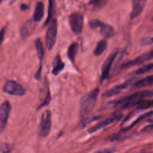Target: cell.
Returning <instances> with one entry per match:
<instances>
[{
  "label": "cell",
  "mask_w": 153,
  "mask_h": 153,
  "mask_svg": "<svg viewBox=\"0 0 153 153\" xmlns=\"http://www.w3.org/2000/svg\"><path fill=\"white\" fill-rule=\"evenodd\" d=\"M153 96V90H146L143 91H136L126 97H121L114 101L108 102L105 108H115L121 106L123 108H130L134 106H137L140 102L145 100L146 98L151 97Z\"/></svg>",
  "instance_id": "6da1fadb"
},
{
  "label": "cell",
  "mask_w": 153,
  "mask_h": 153,
  "mask_svg": "<svg viewBox=\"0 0 153 153\" xmlns=\"http://www.w3.org/2000/svg\"><path fill=\"white\" fill-rule=\"evenodd\" d=\"M99 93V89L96 88L84 95L79 101V114L81 118L85 120L91 114L94 110L97 97Z\"/></svg>",
  "instance_id": "7a4b0ae2"
},
{
  "label": "cell",
  "mask_w": 153,
  "mask_h": 153,
  "mask_svg": "<svg viewBox=\"0 0 153 153\" xmlns=\"http://www.w3.org/2000/svg\"><path fill=\"white\" fill-rule=\"evenodd\" d=\"M52 123L51 112L50 110L44 111L41 117L38 128V134L41 137H45L49 134Z\"/></svg>",
  "instance_id": "3957f363"
},
{
  "label": "cell",
  "mask_w": 153,
  "mask_h": 153,
  "mask_svg": "<svg viewBox=\"0 0 153 153\" xmlns=\"http://www.w3.org/2000/svg\"><path fill=\"white\" fill-rule=\"evenodd\" d=\"M57 35V22L56 19L52 20L48 26L45 36V42L47 49L50 51L54 47Z\"/></svg>",
  "instance_id": "277c9868"
},
{
  "label": "cell",
  "mask_w": 153,
  "mask_h": 153,
  "mask_svg": "<svg viewBox=\"0 0 153 153\" xmlns=\"http://www.w3.org/2000/svg\"><path fill=\"white\" fill-rule=\"evenodd\" d=\"M2 90L4 93L14 96H22L26 93L25 88L13 80L7 81L4 85Z\"/></svg>",
  "instance_id": "5b68a950"
},
{
  "label": "cell",
  "mask_w": 153,
  "mask_h": 153,
  "mask_svg": "<svg viewBox=\"0 0 153 153\" xmlns=\"http://www.w3.org/2000/svg\"><path fill=\"white\" fill-rule=\"evenodd\" d=\"M118 53L119 50L118 48L113 50V51L111 53V54L108 56L106 59L105 60L101 70L102 72L100 76V80L102 82L106 80L109 77L111 67Z\"/></svg>",
  "instance_id": "8992f818"
},
{
  "label": "cell",
  "mask_w": 153,
  "mask_h": 153,
  "mask_svg": "<svg viewBox=\"0 0 153 153\" xmlns=\"http://www.w3.org/2000/svg\"><path fill=\"white\" fill-rule=\"evenodd\" d=\"M69 23L72 31L75 34H79L83 28L84 17L79 13H74L69 17Z\"/></svg>",
  "instance_id": "52a82bcc"
},
{
  "label": "cell",
  "mask_w": 153,
  "mask_h": 153,
  "mask_svg": "<svg viewBox=\"0 0 153 153\" xmlns=\"http://www.w3.org/2000/svg\"><path fill=\"white\" fill-rule=\"evenodd\" d=\"M11 109V104L8 100L0 105V132H2L7 127Z\"/></svg>",
  "instance_id": "ba28073f"
},
{
  "label": "cell",
  "mask_w": 153,
  "mask_h": 153,
  "mask_svg": "<svg viewBox=\"0 0 153 153\" xmlns=\"http://www.w3.org/2000/svg\"><path fill=\"white\" fill-rule=\"evenodd\" d=\"M121 117H122L121 114H114V115H111V117L106 118L105 120L102 121V122L99 123V124L90 128L88 132L90 134H91V133L96 132L101 129L106 128V127L109 126V125H111L114 123H116L117 121L120 120L121 118Z\"/></svg>",
  "instance_id": "9c48e42d"
},
{
  "label": "cell",
  "mask_w": 153,
  "mask_h": 153,
  "mask_svg": "<svg viewBox=\"0 0 153 153\" xmlns=\"http://www.w3.org/2000/svg\"><path fill=\"white\" fill-rule=\"evenodd\" d=\"M152 59H153V50L145 53L144 54H142V55L139 56L137 58L124 63V64L122 65L121 68L127 69V68H131L133 66L140 65L144 62L149 61Z\"/></svg>",
  "instance_id": "30bf717a"
},
{
  "label": "cell",
  "mask_w": 153,
  "mask_h": 153,
  "mask_svg": "<svg viewBox=\"0 0 153 153\" xmlns=\"http://www.w3.org/2000/svg\"><path fill=\"white\" fill-rule=\"evenodd\" d=\"M134 80V78H131V79L126 81L125 82H124L123 83H121L120 84L114 86L113 87H112L110 89L106 91L102 94V96L103 97L108 98V97H112L114 96H115V95L119 94L123 90L127 88L130 84H131V83L133 82Z\"/></svg>",
  "instance_id": "8fae6325"
},
{
  "label": "cell",
  "mask_w": 153,
  "mask_h": 153,
  "mask_svg": "<svg viewBox=\"0 0 153 153\" xmlns=\"http://www.w3.org/2000/svg\"><path fill=\"white\" fill-rule=\"evenodd\" d=\"M35 48L37 52V56L38 57L39 62V69L35 74V78L37 80H39L41 78V73H42V60H43V57H44V47L42 45V43L39 38L37 39L35 42Z\"/></svg>",
  "instance_id": "7c38bea8"
},
{
  "label": "cell",
  "mask_w": 153,
  "mask_h": 153,
  "mask_svg": "<svg viewBox=\"0 0 153 153\" xmlns=\"http://www.w3.org/2000/svg\"><path fill=\"white\" fill-rule=\"evenodd\" d=\"M36 27V22L33 19L26 21L20 29V35L23 38H26L34 32Z\"/></svg>",
  "instance_id": "4fadbf2b"
},
{
  "label": "cell",
  "mask_w": 153,
  "mask_h": 153,
  "mask_svg": "<svg viewBox=\"0 0 153 153\" xmlns=\"http://www.w3.org/2000/svg\"><path fill=\"white\" fill-rule=\"evenodd\" d=\"M146 0H132V10L131 19H135L142 12Z\"/></svg>",
  "instance_id": "5bb4252c"
},
{
  "label": "cell",
  "mask_w": 153,
  "mask_h": 153,
  "mask_svg": "<svg viewBox=\"0 0 153 153\" xmlns=\"http://www.w3.org/2000/svg\"><path fill=\"white\" fill-rule=\"evenodd\" d=\"M65 63L62 62V59L59 55H57L53 60V69H52V74L54 76H57L59 75L64 69Z\"/></svg>",
  "instance_id": "9a60e30c"
},
{
  "label": "cell",
  "mask_w": 153,
  "mask_h": 153,
  "mask_svg": "<svg viewBox=\"0 0 153 153\" xmlns=\"http://www.w3.org/2000/svg\"><path fill=\"white\" fill-rule=\"evenodd\" d=\"M99 29L100 35L105 39H109L113 37L115 35L114 29L111 25H106L103 23Z\"/></svg>",
  "instance_id": "2e32d148"
},
{
  "label": "cell",
  "mask_w": 153,
  "mask_h": 153,
  "mask_svg": "<svg viewBox=\"0 0 153 153\" xmlns=\"http://www.w3.org/2000/svg\"><path fill=\"white\" fill-rule=\"evenodd\" d=\"M44 15V5L42 2H38L35 5L33 19L36 22H40Z\"/></svg>",
  "instance_id": "e0dca14e"
},
{
  "label": "cell",
  "mask_w": 153,
  "mask_h": 153,
  "mask_svg": "<svg viewBox=\"0 0 153 153\" xmlns=\"http://www.w3.org/2000/svg\"><path fill=\"white\" fill-rule=\"evenodd\" d=\"M153 84V75L148 76L143 78H142L134 84V88H140L145 87L147 86H151Z\"/></svg>",
  "instance_id": "ac0fdd59"
},
{
  "label": "cell",
  "mask_w": 153,
  "mask_h": 153,
  "mask_svg": "<svg viewBox=\"0 0 153 153\" xmlns=\"http://www.w3.org/2000/svg\"><path fill=\"white\" fill-rule=\"evenodd\" d=\"M78 49H79V45L76 42L72 43L69 46L68 49L67 54H68V57L69 59L71 62L74 61L75 56L78 53Z\"/></svg>",
  "instance_id": "d6986e66"
},
{
  "label": "cell",
  "mask_w": 153,
  "mask_h": 153,
  "mask_svg": "<svg viewBox=\"0 0 153 153\" xmlns=\"http://www.w3.org/2000/svg\"><path fill=\"white\" fill-rule=\"evenodd\" d=\"M107 47V43L105 40H100L97 43L94 50V54L95 56H100L106 50Z\"/></svg>",
  "instance_id": "ffe728a7"
},
{
  "label": "cell",
  "mask_w": 153,
  "mask_h": 153,
  "mask_svg": "<svg viewBox=\"0 0 153 153\" xmlns=\"http://www.w3.org/2000/svg\"><path fill=\"white\" fill-rule=\"evenodd\" d=\"M151 72H153V63L148 64L145 66H142V68L137 69L136 71H134V74L137 75H141Z\"/></svg>",
  "instance_id": "44dd1931"
},
{
  "label": "cell",
  "mask_w": 153,
  "mask_h": 153,
  "mask_svg": "<svg viewBox=\"0 0 153 153\" xmlns=\"http://www.w3.org/2000/svg\"><path fill=\"white\" fill-rule=\"evenodd\" d=\"M137 108L139 109H146L153 108V99L148 100H143L137 105Z\"/></svg>",
  "instance_id": "7402d4cb"
},
{
  "label": "cell",
  "mask_w": 153,
  "mask_h": 153,
  "mask_svg": "<svg viewBox=\"0 0 153 153\" xmlns=\"http://www.w3.org/2000/svg\"><path fill=\"white\" fill-rule=\"evenodd\" d=\"M108 0H93L92 2L93 8L96 10H100L106 4Z\"/></svg>",
  "instance_id": "603a6c76"
},
{
  "label": "cell",
  "mask_w": 153,
  "mask_h": 153,
  "mask_svg": "<svg viewBox=\"0 0 153 153\" xmlns=\"http://www.w3.org/2000/svg\"><path fill=\"white\" fill-rule=\"evenodd\" d=\"M49 5H48V16L45 22V25H47L50 20V19L53 14V0H49Z\"/></svg>",
  "instance_id": "cb8c5ba5"
},
{
  "label": "cell",
  "mask_w": 153,
  "mask_h": 153,
  "mask_svg": "<svg viewBox=\"0 0 153 153\" xmlns=\"http://www.w3.org/2000/svg\"><path fill=\"white\" fill-rule=\"evenodd\" d=\"M103 22L97 20V19H93L91 20L89 23L90 27L93 29H98L100 27V26L102 25Z\"/></svg>",
  "instance_id": "d4e9b609"
},
{
  "label": "cell",
  "mask_w": 153,
  "mask_h": 153,
  "mask_svg": "<svg viewBox=\"0 0 153 153\" xmlns=\"http://www.w3.org/2000/svg\"><path fill=\"white\" fill-rule=\"evenodd\" d=\"M50 100H51V94H50V91H48L47 94V96H46V98L45 99L44 101L39 106L38 109L39 110V109L43 108L44 106H47V105L50 103Z\"/></svg>",
  "instance_id": "484cf974"
},
{
  "label": "cell",
  "mask_w": 153,
  "mask_h": 153,
  "mask_svg": "<svg viewBox=\"0 0 153 153\" xmlns=\"http://www.w3.org/2000/svg\"><path fill=\"white\" fill-rule=\"evenodd\" d=\"M12 146L8 144H2L0 147V152H8L11 150Z\"/></svg>",
  "instance_id": "4316f807"
},
{
  "label": "cell",
  "mask_w": 153,
  "mask_h": 153,
  "mask_svg": "<svg viewBox=\"0 0 153 153\" xmlns=\"http://www.w3.org/2000/svg\"><path fill=\"white\" fill-rule=\"evenodd\" d=\"M142 131L143 132H150V131H153V123H151L149 125L146 126L145 127H144L142 130Z\"/></svg>",
  "instance_id": "83f0119b"
},
{
  "label": "cell",
  "mask_w": 153,
  "mask_h": 153,
  "mask_svg": "<svg viewBox=\"0 0 153 153\" xmlns=\"http://www.w3.org/2000/svg\"><path fill=\"white\" fill-rule=\"evenodd\" d=\"M5 30H6V27L2 28V29L0 30V46L4 41Z\"/></svg>",
  "instance_id": "f1b7e54d"
},
{
  "label": "cell",
  "mask_w": 153,
  "mask_h": 153,
  "mask_svg": "<svg viewBox=\"0 0 153 153\" xmlns=\"http://www.w3.org/2000/svg\"><path fill=\"white\" fill-rule=\"evenodd\" d=\"M20 8H21L22 10L25 11V10H26L28 9V7H27L26 5H25V4H22V5H20Z\"/></svg>",
  "instance_id": "f546056e"
},
{
  "label": "cell",
  "mask_w": 153,
  "mask_h": 153,
  "mask_svg": "<svg viewBox=\"0 0 153 153\" xmlns=\"http://www.w3.org/2000/svg\"><path fill=\"white\" fill-rule=\"evenodd\" d=\"M149 122H150L151 123H153V119H152V120H149Z\"/></svg>",
  "instance_id": "4dcf8cb0"
},
{
  "label": "cell",
  "mask_w": 153,
  "mask_h": 153,
  "mask_svg": "<svg viewBox=\"0 0 153 153\" xmlns=\"http://www.w3.org/2000/svg\"><path fill=\"white\" fill-rule=\"evenodd\" d=\"M151 114H152V115H153V111H152H152H151Z\"/></svg>",
  "instance_id": "1f68e13d"
},
{
  "label": "cell",
  "mask_w": 153,
  "mask_h": 153,
  "mask_svg": "<svg viewBox=\"0 0 153 153\" xmlns=\"http://www.w3.org/2000/svg\"><path fill=\"white\" fill-rule=\"evenodd\" d=\"M152 19V21H153V16H152V19Z\"/></svg>",
  "instance_id": "d6a6232c"
},
{
  "label": "cell",
  "mask_w": 153,
  "mask_h": 153,
  "mask_svg": "<svg viewBox=\"0 0 153 153\" xmlns=\"http://www.w3.org/2000/svg\"><path fill=\"white\" fill-rule=\"evenodd\" d=\"M1 0H0V2H1Z\"/></svg>",
  "instance_id": "836d02e7"
}]
</instances>
